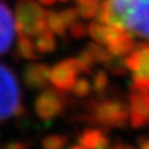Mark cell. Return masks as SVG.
<instances>
[{
	"label": "cell",
	"instance_id": "cell-1",
	"mask_svg": "<svg viewBox=\"0 0 149 149\" xmlns=\"http://www.w3.org/2000/svg\"><path fill=\"white\" fill-rule=\"evenodd\" d=\"M101 21L130 36L149 40V0H107Z\"/></svg>",
	"mask_w": 149,
	"mask_h": 149
},
{
	"label": "cell",
	"instance_id": "cell-2",
	"mask_svg": "<svg viewBox=\"0 0 149 149\" xmlns=\"http://www.w3.org/2000/svg\"><path fill=\"white\" fill-rule=\"evenodd\" d=\"M24 115L25 108L21 102L18 77L11 68L0 64V123Z\"/></svg>",
	"mask_w": 149,
	"mask_h": 149
},
{
	"label": "cell",
	"instance_id": "cell-3",
	"mask_svg": "<svg viewBox=\"0 0 149 149\" xmlns=\"http://www.w3.org/2000/svg\"><path fill=\"white\" fill-rule=\"evenodd\" d=\"M15 29L24 36H36L46 29V13L33 0H17Z\"/></svg>",
	"mask_w": 149,
	"mask_h": 149
},
{
	"label": "cell",
	"instance_id": "cell-4",
	"mask_svg": "<svg viewBox=\"0 0 149 149\" xmlns=\"http://www.w3.org/2000/svg\"><path fill=\"white\" fill-rule=\"evenodd\" d=\"M15 21L8 6L0 1V55L6 54L14 43Z\"/></svg>",
	"mask_w": 149,
	"mask_h": 149
},
{
	"label": "cell",
	"instance_id": "cell-5",
	"mask_svg": "<svg viewBox=\"0 0 149 149\" xmlns=\"http://www.w3.org/2000/svg\"><path fill=\"white\" fill-rule=\"evenodd\" d=\"M64 108V102L61 97L51 90H47L42 93L35 101V111L37 116L43 120L53 119L58 115Z\"/></svg>",
	"mask_w": 149,
	"mask_h": 149
},
{
	"label": "cell",
	"instance_id": "cell-6",
	"mask_svg": "<svg viewBox=\"0 0 149 149\" xmlns=\"http://www.w3.org/2000/svg\"><path fill=\"white\" fill-rule=\"evenodd\" d=\"M48 77V68L43 64H29L24 70V83L33 90L42 88L46 86Z\"/></svg>",
	"mask_w": 149,
	"mask_h": 149
},
{
	"label": "cell",
	"instance_id": "cell-7",
	"mask_svg": "<svg viewBox=\"0 0 149 149\" xmlns=\"http://www.w3.org/2000/svg\"><path fill=\"white\" fill-rule=\"evenodd\" d=\"M50 79L55 87L66 90L69 88L72 81H73V64L72 62H62L57 65L51 72H50Z\"/></svg>",
	"mask_w": 149,
	"mask_h": 149
},
{
	"label": "cell",
	"instance_id": "cell-8",
	"mask_svg": "<svg viewBox=\"0 0 149 149\" xmlns=\"http://www.w3.org/2000/svg\"><path fill=\"white\" fill-rule=\"evenodd\" d=\"M17 54L18 57L24 59H31V61L39 58L33 42L29 39V36H24V35H19V39L17 42Z\"/></svg>",
	"mask_w": 149,
	"mask_h": 149
},
{
	"label": "cell",
	"instance_id": "cell-9",
	"mask_svg": "<svg viewBox=\"0 0 149 149\" xmlns=\"http://www.w3.org/2000/svg\"><path fill=\"white\" fill-rule=\"evenodd\" d=\"M36 36L37 37L35 39V43H33L36 51H39V53H51L55 48V40H54L51 33L43 31L42 33H39Z\"/></svg>",
	"mask_w": 149,
	"mask_h": 149
},
{
	"label": "cell",
	"instance_id": "cell-10",
	"mask_svg": "<svg viewBox=\"0 0 149 149\" xmlns=\"http://www.w3.org/2000/svg\"><path fill=\"white\" fill-rule=\"evenodd\" d=\"M46 22H47L48 26L51 28L55 33H59V35H62V33H64L65 28H64V25H62V22H61L59 15L54 14V13H48L47 17H46Z\"/></svg>",
	"mask_w": 149,
	"mask_h": 149
},
{
	"label": "cell",
	"instance_id": "cell-11",
	"mask_svg": "<svg viewBox=\"0 0 149 149\" xmlns=\"http://www.w3.org/2000/svg\"><path fill=\"white\" fill-rule=\"evenodd\" d=\"M65 144L64 137H58V135H50L43 139V146L44 149H61L62 145Z\"/></svg>",
	"mask_w": 149,
	"mask_h": 149
},
{
	"label": "cell",
	"instance_id": "cell-12",
	"mask_svg": "<svg viewBox=\"0 0 149 149\" xmlns=\"http://www.w3.org/2000/svg\"><path fill=\"white\" fill-rule=\"evenodd\" d=\"M3 149H29V144L24 142V141H13V142L4 145Z\"/></svg>",
	"mask_w": 149,
	"mask_h": 149
},
{
	"label": "cell",
	"instance_id": "cell-13",
	"mask_svg": "<svg viewBox=\"0 0 149 149\" xmlns=\"http://www.w3.org/2000/svg\"><path fill=\"white\" fill-rule=\"evenodd\" d=\"M40 1H42L44 6H50V4H53L54 3V0H40Z\"/></svg>",
	"mask_w": 149,
	"mask_h": 149
}]
</instances>
